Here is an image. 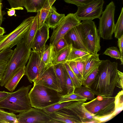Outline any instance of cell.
<instances>
[{"label": "cell", "instance_id": "6da1fadb", "mask_svg": "<svg viewBox=\"0 0 123 123\" xmlns=\"http://www.w3.org/2000/svg\"><path fill=\"white\" fill-rule=\"evenodd\" d=\"M118 64L109 60H102L95 80L89 88L97 96H112L118 78Z\"/></svg>", "mask_w": 123, "mask_h": 123}, {"label": "cell", "instance_id": "7a4b0ae2", "mask_svg": "<svg viewBox=\"0 0 123 123\" xmlns=\"http://www.w3.org/2000/svg\"><path fill=\"white\" fill-rule=\"evenodd\" d=\"M115 97H103L97 96L88 102L83 103V105L94 117L98 123L108 121L114 117Z\"/></svg>", "mask_w": 123, "mask_h": 123}, {"label": "cell", "instance_id": "3957f363", "mask_svg": "<svg viewBox=\"0 0 123 123\" xmlns=\"http://www.w3.org/2000/svg\"><path fill=\"white\" fill-rule=\"evenodd\" d=\"M31 51L23 39L17 45L8 60L4 75L0 81V86H4L15 73L25 66Z\"/></svg>", "mask_w": 123, "mask_h": 123}, {"label": "cell", "instance_id": "277c9868", "mask_svg": "<svg viewBox=\"0 0 123 123\" xmlns=\"http://www.w3.org/2000/svg\"><path fill=\"white\" fill-rule=\"evenodd\" d=\"M31 85L23 86L0 101V109H8L13 113L28 111L31 108L28 93Z\"/></svg>", "mask_w": 123, "mask_h": 123}, {"label": "cell", "instance_id": "5b68a950", "mask_svg": "<svg viewBox=\"0 0 123 123\" xmlns=\"http://www.w3.org/2000/svg\"><path fill=\"white\" fill-rule=\"evenodd\" d=\"M59 93L44 86L34 84L28 93L31 107L42 110L58 103L62 95Z\"/></svg>", "mask_w": 123, "mask_h": 123}, {"label": "cell", "instance_id": "8992f818", "mask_svg": "<svg viewBox=\"0 0 123 123\" xmlns=\"http://www.w3.org/2000/svg\"><path fill=\"white\" fill-rule=\"evenodd\" d=\"M35 16L25 19L15 30L7 35L0 37V52L11 49L23 40L30 27Z\"/></svg>", "mask_w": 123, "mask_h": 123}, {"label": "cell", "instance_id": "52a82bcc", "mask_svg": "<svg viewBox=\"0 0 123 123\" xmlns=\"http://www.w3.org/2000/svg\"><path fill=\"white\" fill-rule=\"evenodd\" d=\"M80 24L89 52L92 54H97L101 48L100 37L94 22L91 20H85Z\"/></svg>", "mask_w": 123, "mask_h": 123}, {"label": "cell", "instance_id": "ba28073f", "mask_svg": "<svg viewBox=\"0 0 123 123\" xmlns=\"http://www.w3.org/2000/svg\"><path fill=\"white\" fill-rule=\"evenodd\" d=\"M115 6L113 1L106 6L102 12L99 19V35L100 37L104 39L111 40L112 39L115 25L114 15Z\"/></svg>", "mask_w": 123, "mask_h": 123}, {"label": "cell", "instance_id": "9c48e42d", "mask_svg": "<svg viewBox=\"0 0 123 123\" xmlns=\"http://www.w3.org/2000/svg\"><path fill=\"white\" fill-rule=\"evenodd\" d=\"M104 3L103 0H93L87 4L77 6V10L74 14L80 21L99 18L103 12Z\"/></svg>", "mask_w": 123, "mask_h": 123}, {"label": "cell", "instance_id": "30bf717a", "mask_svg": "<svg viewBox=\"0 0 123 123\" xmlns=\"http://www.w3.org/2000/svg\"><path fill=\"white\" fill-rule=\"evenodd\" d=\"M80 23L74 13H70L65 16L57 27L53 29L50 37V44L54 46L71 29Z\"/></svg>", "mask_w": 123, "mask_h": 123}, {"label": "cell", "instance_id": "8fae6325", "mask_svg": "<svg viewBox=\"0 0 123 123\" xmlns=\"http://www.w3.org/2000/svg\"><path fill=\"white\" fill-rule=\"evenodd\" d=\"M51 66L43 62L40 53L31 51L28 62L25 66V75L32 83L40 74Z\"/></svg>", "mask_w": 123, "mask_h": 123}, {"label": "cell", "instance_id": "7c38bea8", "mask_svg": "<svg viewBox=\"0 0 123 123\" xmlns=\"http://www.w3.org/2000/svg\"><path fill=\"white\" fill-rule=\"evenodd\" d=\"M34 84L44 86L62 92V88L60 81L55 72L53 65L40 74L33 81Z\"/></svg>", "mask_w": 123, "mask_h": 123}, {"label": "cell", "instance_id": "4fadbf2b", "mask_svg": "<svg viewBox=\"0 0 123 123\" xmlns=\"http://www.w3.org/2000/svg\"><path fill=\"white\" fill-rule=\"evenodd\" d=\"M17 123H49V116L42 110L31 108L17 115Z\"/></svg>", "mask_w": 123, "mask_h": 123}, {"label": "cell", "instance_id": "5bb4252c", "mask_svg": "<svg viewBox=\"0 0 123 123\" xmlns=\"http://www.w3.org/2000/svg\"><path fill=\"white\" fill-rule=\"evenodd\" d=\"M68 45L89 52L83 37L80 23L71 29L63 37Z\"/></svg>", "mask_w": 123, "mask_h": 123}, {"label": "cell", "instance_id": "9a60e30c", "mask_svg": "<svg viewBox=\"0 0 123 123\" xmlns=\"http://www.w3.org/2000/svg\"><path fill=\"white\" fill-rule=\"evenodd\" d=\"M84 102L74 101L64 108L69 110L81 121L82 123H96L93 115L90 113L83 105Z\"/></svg>", "mask_w": 123, "mask_h": 123}, {"label": "cell", "instance_id": "2e32d148", "mask_svg": "<svg viewBox=\"0 0 123 123\" xmlns=\"http://www.w3.org/2000/svg\"><path fill=\"white\" fill-rule=\"evenodd\" d=\"M49 28L45 22L38 29L33 43V50L40 53L44 49L46 43L49 37Z\"/></svg>", "mask_w": 123, "mask_h": 123}, {"label": "cell", "instance_id": "e0dca14e", "mask_svg": "<svg viewBox=\"0 0 123 123\" xmlns=\"http://www.w3.org/2000/svg\"><path fill=\"white\" fill-rule=\"evenodd\" d=\"M50 118L56 120L59 123H81L80 120L69 110L61 109L49 115Z\"/></svg>", "mask_w": 123, "mask_h": 123}, {"label": "cell", "instance_id": "ac0fdd59", "mask_svg": "<svg viewBox=\"0 0 123 123\" xmlns=\"http://www.w3.org/2000/svg\"><path fill=\"white\" fill-rule=\"evenodd\" d=\"M99 54L98 53L92 54L86 61L82 75V81L101 64L102 60L99 59Z\"/></svg>", "mask_w": 123, "mask_h": 123}, {"label": "cell", "instance_id": "d6986e66", "mask_svg": "<svg viewBox=\"0 0 123 123\" xmlns=\"http://www.w3.org/2000/svg\"><path fill=\"white\" fill-rule=\"evenodd\" d=\"M65 16L64 14H59L54 6L51 7L46 18L45 22L49 27L55 29Z\"/></svg>", "mask_w": 123, "mask_h": 123}, {"label": "cell", "instance_id": "ffe728a7", "mask_svg": "<svg viewBox=\"0 0 123 123\" xmlns=\"http://www.w3.org/2000/svg\"><path fill=\"white\" fill-rule=\"evenodd\" d=\"M38 29V18L37 14L26 35L23 39L27 46L30 49L32 48L34 39Z\"/></svg>", "mask_w": 123, "mask_h": 123}, {"label": "cell", "instance_id": "44dd1931", "mask_svg": "<svg viewBox=\"0 0 123 123\" xmlns=\"http://www.w3.org/2000/svg\"><path fill=\"white\" fill-rule=\"evenodd\" d=\"M25 66L22 67L15 73L4 86L9 91L13 92L15 90L20 80L25 75Z\"/></svg>", "mask_w": 123, "mask_h": 123}, {"label": "cell", "instance_id": "7402d4cb", "mask_svg": "<svg viewBox=\"0 0 123 123\" xmlns=\"http://www.w3.org/2000/svg\"><path fill=\"white\" fill-rule=\"evenodd\" d=\"M92 55L89 52L74 48L72 46L67 62L87 61Z\"/></svg>", "mask_w": 123, "mask_h": 123}, {"label": "cell", "instance_id": "603a6c76", "mask_svg": "<svg viewBox=\"0 0 123 123\" xmlns=\"http://www.w3.org/2000/svg\"><path fill=\"white\" fill-rule=\"evenodd\" d=\"M53 66L55 72L60 81L61 87L63 90L64 89H66V82L67 72L64 64L59 63Z\"/></svg>", "mask_w": 123, "mask_h": 123}, {"label": "cell", "instance_id": "cb8c5ba5", "mask_svg": "<svg viewBox=\"0 0 123 123\" xmlns=\"http://www.w3.org/2000/svg\"><path fill=\"white\" fill-rule=\"evenodd\" d=\"M46 0H24L27 12H37L43 8Z\"/></svg>", "mask_w": 123, "mask_h": 123}, {"label": "cell", "instance_id": "d4e9b609", "mask_svg": "<svg viewBox=\"0 0 123 123\" xmlns=\"http://www.w3.org/2000/svg\"><path fill=\"white\" fill-rule=\"evenodd\" d=\"M40 54L41 59L43 62L47 64L53 65L54 57V48L53 45L50 44L49 46L46 45Z\"/></svg>", "mask_w": 123, "mask_h": 123}, {"label": "cell", "instance_id": "484cf974", "mask_svg": "<svg viewBox=\"0 0 123 123\" xmlns=\"http://www.w3.org/2000/svg\"><path fill=\"white\" fill-rule=\"evenodd\" d=\"M71 48V45H68L58 52L54 58L53 65L67 62Z\"/></svg>", "mask_w": 123, "mask_h": 123}, {"label": "cell", "instance_id": "4316f807", "mask_svg": "<svg viewBox=\"0 0 123 123\" xmlns=\"http://www.w3.org/2000/svg\"><path fill=\"white\" fill-rule=\"evenodd\" d=\"M0 122L1 123H17V115L0 109Z\"/></svg>", "mask_w": 123, "mask_h": 123}, {"label": "cell", "instance_id": "83f0119b", "mask_svg": "<svg viewBox=\"0 0 123 123\" xmlns=\"http://www.w3.org/2000/svg\"><path fill=\"white\" fill-rule=\"evenodd\" d=\"M87 100L86 98L74 93L61 95L59 101L58 103L60 104L64 102L71 101H81L84 102Z\"/></svg>", "mask_w": 123, "mask_h": 123}, {"label": "cell", "instance_id": "f1b7e54d", "mask_svg": "<svg viewBox=\"0 0 123 123\" xmlns=\"http://www.w3.org/2000/svg\"><path fill=\"white\" fill-rule=\"evenodd\" d=\"M113 33L115 37L116 38H120L123 35V7L122 8L121 12L118 20L115 25Z\"/></svg>", "mask_w": 123, "mask_h": 123}, {"label": "cell", "instance_id": "f546056e", "mask_svg": "<svg viewBox=\"0 0 123 123\" xmlns=\"http://www.w3.org/2000/svg\"><path fill=\"white\" fill-rule=\"evenodd\" d=\"M74 93L85 98L87 100H92L95 98L94 93L88 88L82 85L79 87L76 88Z\"/></svg>", "mask_w": 123, "mask_h": 123}, {"label": "cell", "instance_id": "4dcf8cb0", "mask_svg": "<svg viewBox=\"0 0 123 123\" xmlns=\"http://www.w3.org/2000/svg\"><path fill=\"white\" fill-rule=\"evenodd\" d=\"M74 101L64 102L61 103H58L50 105L42 110L49 115L54 112L64 107L69 105Z\"/></svg>", "mask_w": 123, "mask_h": 123}, {"label": "cell", "instance_id": "1f68e13d", "mask_svg": "<svg viewBox=\"0 0 123 123\" xmlns=\"http://www.w3.org/2000/svg\"><path fill=\"white\" fill-rule=\"evenodd\" d=\"M123 91L122 90L119 91L115 97V110L113 114L115 116L121 111L123 109Z\"/></svg>", "mask_w": 123, "mask_h": 123}, {"label": "cell", "instance_id": "d6a6232c", "mask_svg": "<svg viewBox=\"0 0 123 123\" xmlns=\"http://www.w3.org/2000/svg\"><path fill=\"white\" fill-rule=\"evenodd\" d=\"M103 54L108 55L112 58L120 60L121 64L123 65V58L122 57L121 53L117 47L113 46L107 48Z\"/></svg>", "mask_w": 123, "mask_h": 123}, {"label": "cell", "instance_id": "836d02e7", "mask_svg": "<svg viewBox=\"0 0 123 123\" xmlns=\"http://www.w3.org/2000/svg\"><path fill=\"white\" fill-rule=\"evenodd\" d=\"M67 72L72 80L75 88H78L82 85V82L80 80L73 72L67 62L64 64Z\"/></svg>", "mask_w": 123, "mask_h": 123}, {"label": "cell", "instance_id": "e575fe53", "mask_svg": "<svg viewBox=\"0 0 123 123\" xmlns=\"http://www.w3.org/2000/svg\"><path fill=\"white\" fill-rule=\"evenodd\" d=\"M98 67L96 68L85 80L82 81V85L88 88L91 85L95 80L98 72Z\"/></svg>", "mask_w": 123, "mask_h": 123}, {"label": "cell", "instance_id": "d590c367", "mask_svg": "<svg viewBox=\"0 0 123 123\" xmlns=\"http://www.w3.org/2000/svg\"><path fill=\"white\" fill-rule=\"evenodd\" d=\"M68 45L63 37L59 39L54 46V57L58 52Z\"/></svg>", "mask_w": 123, "mask_h": 123}, {"label": "cell", "instance_id": "8d00e7d4", "mask_svg": "<svg viewBox=\"0 0 123 123\" xmlns=\"http://www.w3.org/2000/svg\"><path fill=\"white\" fill-rule=\"evenodd\" d=\"M66 86L67 94H70L74 93L76 88L74 83L69 77L67 71L66 74Z\"/></svg>", "mask_w": 123, "mask_h": 123}, {"label": "cell", "instance_id": "74e56055", "mask_svg": "<svg viewBox=\"0 0 123 123\" xmlns=\"http://www.w3.org/2000/svg\"><path fill=\"white\" fill-rule=\"evenodd\" d=\"M71 70L75 74L79 79L82 82V76L78 69L76 65V62L74 61L67 62Z\"/></svg>", "mask_w": 123, "mask_h": 123}, {"label": "cell", "instance_id": "f35d334b", "mask_svg": "<svg viewBox=\"0 0 123 123\" xmlns=\"http://www.w3.org/2000/svg\"><path fill=\"white\" fill-rule=\"evenodd\" d=\"M13 51L11 49L5 50L0 52V61L8 60Z\"/></svg>", "mask_w": 123, "mask_h": 123}, {"label": "cell", "instance_id": "ab89813d", "mask_svg": "<svg viewBox=\"0 0 123 123\" xmlns=\"http://www.w3.org/2000/svg\"><path fill=\"white\" fill-rule=\"evenodd\" d=\"M68 3L74 4L77 6L87 4L93 0H64Z\"/></svg>", "mask_w": 123, "mask_h": 123}, {"label": "cell", "instance_id": "60d3db41", "mask_svg": "<svg viewBox=\"0 0 123 123\" xmlns=\"http://www.w3.org/2000/svg\"><path fill=\"white\" fill-rule=\"evenodd\" d=\"M9 60L0 61V81L4 75Z\"/></svg>", "mask_w": 123, "mask_h": 123}, {"label": "cell", "instance_id": "b9f144b4", "mask_svg": "<svg viewBox=\"0 0 123 123\" xmlns=\"http://www.w3.org/2000/svg\"><path fill=\"white\" fill-rule=\"evenodd\" d=\"M11 8L24 6V0H7Z\"/></svg>", "mask_w": 123, "mask_h": 123}, {"label": "cell", "instance_id": "7bdbcfd3", "mask_svg": "<svg viewBox=\"0 0 123 123\" xmlns=\"http://www.w3.org/2000/svg\"><path fill=\"white\" fill-rule=\"evenodd\" d=\"M87 61H81L75 62L77 68L82 76Z\"/></svg>", "mask_w": 123, "mask_h": 123}, {"label": "cell", "instance_id": "ee69618b", "mask_svg": "<svg viewBox=\"0 0 123 123\" xmlns=\"http://www.w3.org/2000/svg\"><path fill=\"white\" fill-rule=\"evenodd\" d=\"M118 78L117 81V87L120 89H122L123 90V73L119 70H118Z\"/></svg>", "mask_w": 123, "mask_h": 123}, {"label": "cell", "instance_id": "f6af8a7d", "mask_svg": "<svg viewBox=\"0 0 123 123\" xmlns=\"http://www.w3.org/2000/svg\"><path fill=\"white\" fill-rule=\"evenodd\" d=\"M118 39V46L119 48L122 57L123 58V35Z\"/></svg>", "mask_w": 123, "mask_h": 123}, {"label": "cell", "instance_id": "bcb514c9", "mask_svg": "<svg viewBox=\"0 0 123 123\" xmlns=\"http://www.w3.org/2000/svg\"><path fill=\"white\" fill-rule=\"evenodd\" d=\"M23 9V7H12L11 9H9V10L7 11L8 15L9 16H12L16 15L15 10Z\"/></svg>", "mask_w": 123, "mask_h": 123}, {"label": "cell", "instance_id": "7dc6e473", "mask_svg": "<svg viewBox=\"0 0 123 123\" xmlns=\"http://www.w3.org/2000/svg\"><path fill=\"white\" fill-rule=\"evenodd\" d=\"M11 93V92H5L4 91H0V101L5 98Z\"/></svg>", "mask_w": 123, "mask_h": 123}, {"label": "cell", "instance_id": "c3c4849f", "mask_svg": "<svg viewBox=\"0 0 123 123\" xmlns=\"http://www.w3.org/2000/svg\"><path fill=\"white\" fill-rule=\"evenodd\" d=\"M2 0H0V26L2 24L3 20L2 11Z\"/></svg>", "mask_w": 123, "mask_h": 123}, {"label": "cell", "instance_id": "681fc988", "mask_svg": "<svg viewBox=\"0 0 123 123\" xmlns=\"http://www.w3.org/2000/svg\"><path fill=\"white\" fill-rule=\"evenodd\" d=\"M5 33V31L4 28L0 26V37L3 35Z\"/></svg>", "mask_w": 123, "mask_h": 123}, {"label": "cell", "instance_id": "f907efd6", "mask_svg": "<svg viewBox=\"0 0 123 123\" xmlns=\"http://www.w3.org/2000/svg\"><path fill=\"white\" fill-rule=\"evenodd\" d=\"M0 123H1V122H0Z\"/></svg>", "mask_w": 123, "mask_h": 123}]
</instances>
